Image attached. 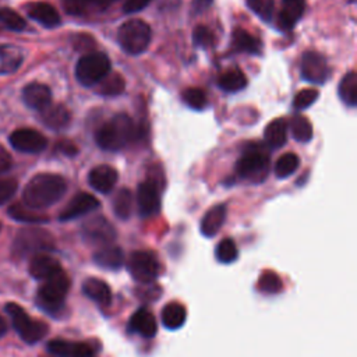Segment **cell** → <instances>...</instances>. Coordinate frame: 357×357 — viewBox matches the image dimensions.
<instances>
[{
	"instance_id": "1",
	"label": "cell",
	"mask_w": 357,
	"mask_h": 357,
	"mask_svg": "<svg viewBox=\"0 0 357 357\" xmlns=\"http://www.w3.org/2000/svg\"><path fill=\"white\" fill-rule=\"evenodd\" d=\"M67 191V181L53 173H39L33 176L24 188V205L31 209H45L61 199Z\"/></svg>"
},
{
	"instance_id": "2",
	"label": "cell",
	"mask_w": 357,
	"mask_h": 357,
	"mask_svg": "<svg viewBox=\"0 0 357 357\" xmlns=\"http://www.w3.org/2000/svg\"><path fill=\"white\" fill-rule=\"evenodd\" d=\"M135 131L132 120L124 113H117L96 130L95 141L105 151H119L134 139Z\"/></svg>"
},
{
	"instance_id": "3",
	"label": "cell",
	"mask_w": 357,
	"mask_h": 357,
	"mask_svg": "<svg viewBox=\"0 0 357 357\" xmlns=\"http://www.w3.org/2000/svg\"><path fill=\"white\" fill-rule=\"evenodd\" d=\"M70 278L64 271L57 272L43 280L36 291V304L46 314L56 317L64 308V301L70 290Z\"/></svg>"
},
{
	"instance_id": "4",
	"label": "cell",
	"mask_w": 357,
	"mask_h": 357,
	"mask_svg": "<svg viewBox=\"0 0 357 357\" xmlns=\"http://www.w3.org/2000/svg\"><path fill=\"white\" fill-rule=\"evenodd\" d=\"M54 248L53 236L39 227H25L18 230L11 245L13 257L21 259L39 252H49Z\"/></svg>"
},
{
	"instance_id": "5",
	"label": "cell",
	"mask_w": 357,
	"mask_h": 357,
	"mask_svg": "<svg viewBox=\"0 0 357 357\" xmlns=\"http://www.w3.org/2000/svg\"><path fill=\"white\" fill-rule=\"evenodd\" d=\"M269 155L259 144H248L236 165V173L238 177L261 183L268 176Z\"/></svg>"
},
{
	"instance_id": "6",
	"label": "cell",
	"mask_w": 357,
	"mask_h": 357,
	"mask_svg": "<svg viewBox=\"0 0 357 357\" xmlns=\"http://www.w3.org/2000/svg\"><path fill=\"white\" fill-rule=\"evenodd\" d=\"M4 310L7 315L10 317V321L17 331L18 336L28 344H35L39 340H42L46 333L49 332V326L39 319L32 318L21 305L17 303H7L4 305Z\"/></svg>"
},
{
	"instance_id": "7",
	"label": "cell",
	"mask_w": 357,
	"mask_h": 357,
	"mask_svg": "<svg viewBox=\"0 0 357 357\" xmlns=\"http://www.w3.org/2000/svg\"><path fill=\"white\" fill-rule=\"evenodd\" d=\"M151 28L142 20H128L120 25L117 40L121 49L128 54L144 53L151 42Z\"/></svg>"
},
{
	"instance_id": "8",
	"label": "cell",
	"mask_w": 357,
	"mask_h": 357,
	"mask_svg": "<svg viewBox=\"0 0 357 357\" xmlns=\"http://www.w3.org/2000/svg\"><path fill=\"white\" fill-rule=\"evenodd\" d=\"M110 71V61L105 53L89 52L75 66V78L84 86H93Z\"/></svg>"
},
{
	"instance_id": "9",
	"label": "cell",
	"mask_w": 357,
	"mask_h": 357,
	"mask_svg": "<svg viewBox=\"0 0 357 357\" xmlns=\"http://www.w3.org/2000/svg\"><path fill=\"white\" fill-rule=\"evenodd\" d=\"M127 269L132 279L139 283H151L159 276L160 265L156 255L151 251H134L127 262Z\"/></svg>"
},
{
	"instance_id": "10",
	"label": "cell",
	"mask_w": 357,
	"mask_h": 357,
	"mask_svg": "<svg viewBox=\"0 0 357 357\" xmlns=\"http://www.w3.org/2000/svg\"><path fill=\"white\" fill-rule=\"evenodd\" d=\"M84 240L95 245H109L116 238V230L113 225L105 216H93L84 222L81 227Z\"/></svg>"
},
{
	"instance_id": "11",
	"label": "cell",
	"mask_w": 357,
	"mask_h": 357,
	"mask_svg": "<svg viewBox=\"0 0 357 357\" xmlns=\"http://www.w3.org/2000/svg\"><path fill=\"white\" fill-rule=\"evenodd\" d=\"M301 77L311 84H324L331 75V68L322 54L308 50L301 57Z\"/></svg>"
},
{
	"instance_id": "12",
	"label": "cell",
	"mask_w": 357,
	"mask_h": 357,
	"mask_svg": "<svg viewBox=\"0 0 357 357\" xmlns=\"http://www.w3.org/2000/svg\"><path fill=\"white\" fill-rule=\"evenodd\" d=\"M14 149L25 153H39L47 146L46 137L33 128H18L10 135Z\"/></svg>"
},
{
	"instance_id": "13",
	"label": "cell",
	"mask_w": 357,
	"mask_h": 357,
	"mask_svg": "<svg viewBox=\"0 0 357 357\" xmlns=\"http://www.w3.org/2000/svg\"><path fill=\"white\" fill-rule=\"evenodd\" d=\"M138 212L142 218L153 216L160 209V192L155 181L145 180L139 183L137 190Z\"/></svg>"
},
{
	"instance_id": "14",
	"label": "cell",
	"mask_w": 357,
	"mask_h": 357,
	"mask_svg": "<svg viewBox=\"0 0 357 357\" xmlns=\"http://www.w3.org/2000/svg\"><path fill=\"white\" fill-rule=\"evenodd\" d=\"M46 349L56 357H93L96 353V349L88 342H70L64 339L47 342Z\"/></svg>"
},
{
	"instance_id": "15",
	"label": "cell",
	"mask_w": 357,
	"mask_h": 357,
	"mask_svg": "<svg viewBox=\"0 0 357 357\" xmlns=\"http://www.w3.org/2000/svg\"><path fill=\"white\" fill-rule=\"evenodd\" d=\"M98 208H99L98 198H95L93 195H91L88 192H78L70 199V202L66 205V208L60 212L59 219L61 222L73 220V219H77L79 216H84L89 212H92Z\"/></svg>"
},
{
	"instance_id": "16",
	"label": "cell",
	"mask_w": 357,
	"mask_h": 357,
	"mask_svg": "<svg viewBox=\"0 0 357 357\" xmlns=\"http://www.w3.org/2000/svg\"><path fill=\"white\" fill-rule=\"evenodd\" d=\"M29 275L36 280H46L50 276L56 275L57 272L63 271L60 262L57 258L47 252H39L31 257L29 266H28Z\"/></svg>"
},
{
	"instance_id": "17",
	"label": "cell",
	"mask_w": 357,
	"mask_h": 357,
	"mask_svg": "<svg viewBox=\"0 0 357 357\" xmlns=\"http://www.w3.org/2000/svg\"><path fill=\"white\" fill-rule=\"evenodd\" d=\"M22 99L28 107L42 112L52 103V92L45 84L31 82L22 89Z\"/></svg>"
},
{
	"instance_id": "18",
	"label": "cell",
	"mask_w": 357,
	"mask_h": 357,
	"mask_svg": "<svg viewBox=\"0 0 357 357\" xmlns=\"http://www.w3.org/2000/svg\"><path fill=\"white\" fill-rule=\"evenodd\" d=\"M117 172L116 169L107 166V165H100L93 167L89 174H88V181L92 188L102 194H107L113 190L114 184L117 183Z\"/></svg>"
},
{
	"instance_id": "19",
	"label": "cell",
	"mask_w": 357,
	"mask_h": 357,
	"mask_svg": "<svg viewBox=\"0 0 357 357\" xmlns=\"http://www.w3.org/2000/svg\"><path fill=\"white\" fill-rule=\"evenodd\" d=\"M128 328L131 332L146 339L153 337L158 332L156 319L146 308H139L131 315L128 321Z\"/></svg>"
},
{
	"instance_id": "20",
	"label": "cell",
	"mask_w": 357,
	"mask_h": 357,
	"mask_svg": "<svg viewBox=\"0 0 357 357\" xmlns=\"http://www.w3.org/2000/svg\"><path fill=\"white\" fill-rule=\"evenodd\" d=\"M26 14L29 18L46 28H54L60 24V15L57 10L49 3H29L26 4Z\"/></svg>"
},
{
	"instance_id": "21",
	"label": "cell",
	"mask_w": 357,
	"mask_h": 357,
	"mask_svg": "<svg viewBox=\"0 0 357 357\" xmlns=\"http://www.w3.org/2000/svg\"><path fill=\"white\" fill-rule=\"evenodd\" d=\"M84 294L98 305L106 307L112 301V290L106 282L98 278H88L82 283Z\"/></svg>"
},
{
	"instance_id": "22",
	"label": "cell",
	"mask_w": 357,
	"mask_h": 357,
	"mask_svg": "<svg viewBox=\"0 0 357 357\" xmlns=\"http://www.w3.org/2000/svg\"><path fill=\"white\" fill-rule=\"evenodd\" d=\"M305 0H283V7L279 13L278 26L283 31H291L296 22L303 17Z\"/></svg>"
},
{
	"instance_id": "23",
	"label": "cell",
	"mask_w": 357,
	"mask_h": 357,
	"mask_svg": "<svg viewBox=\"0 0 357 357\" xmlns=\"http://www.w3.org/2000/svg\"><path fill=\"white\" fill-rule=\"evenodd\" d=\"M42 123L52 130H61L71 121L70 110L63 105H49L40 112Z\"/></svg>"
},
{
	"instance_id": "24",
	"label": "cell",
	"mask_w": 357,
	"mask_h": 357,
	"mask_svg": "<svg viewBox=\"0 0 357 357\" xmlns=\"http://www.w3.org/2000/svg\"><path fill=\"white\" fill-rule=\"evenodd\" d=\"M93 262L103 269L117 271L123 266V262H124L123 250L120 247L112 245V244L100 247L93 254Z\"/></svg>"
},
{
	"instance_id": "25",
	"label": "cell",
	"mask_w": 357,
	"mask_h": 357,
	"mask_svg": "<svg viewBox=\"0 0 357 357\" xmlns=\"http://www.w3.org/2000/svg\"><path fill=\"white\" fill-rule=\"evenodd\" d=\"M225 220H226V205L218 204L204 215L199 225V230L205 237H213L218 234Z\"/></svg>"
},
{
	"instance_id": "26",
	"label": "cell",
	"mask_w": 357,
	"mask_h": 357,
	"mask_svg": "<svg viewBox=\"0 0 357 357\" xmlns=\"http://www.w3.org/2000/svg\"><path fill=\"white\" fill-rule=\"evenodd\" d=\"M24 56L14 45H0V75L15 73L22 64Z\"/></svg>"
},
{
	"instance_id": "27",
	"label": "cell",
	"mask_w": 357,
	"mask_h": 357,
	"mask_svg": "<svg viewBox=\"0 0 357 357\" xmlns=\"http://www.w3.org/2000/svg\"><path fill=\"white\" fill-rule=\"evenodd\" d=\"M160 319L165 328L170 331H176L184 325L187 319V310L183 304L177 301H172L163 307Z\"/></svg>"
},
{
	"instance_id": "28",
	"label": "cell",
	"mask_w": 357,
	"mask_h": 357,
	"mask_svg": "<svg viewBox=\"0 0 357 357\" xmlns=\"http://www.w3.org/2000/svg\"><path fill=\"white\" fill-rule=\"evenodd\" d=\"M231 43L236 50L245 52L250 54H259L262 50V43L258 38L252 36L241 28H236L231 35Z\"/></svg>"
},
{
	"instance_id": "29",
	"label": "cell",
	"mask_w": 357,
	"mask_h": 357,
	"mask_svg": "<svg viewBox=\"0 0 357 357\" xmlns=\"http://www.w3.org/2000/svg\"><path fill=\"white\" fill-rule=\"evenodd\" d=\"M64 10L71 15H85L95 10H103L110 0H61Z\"/></svg>"
},
{
	"instance_id": "30",
	"label": "cell",
	"mask_w": 357,
	"mask_h": 357,
	"mask_svg": "<svg viewBox=\"0 0 357 357\" xmlns=\"http://www.w3.org/2000/svg\"><path fill=\"white\" fill-rule=\"evenodd\" d=\"M287 137V124L283 119L272 120L264 131V139L271 148H280L284 145Z\"/></svg>"
},
{
	"instance_id": "31",
	"label": "cell",
	"mask_w": 357,
	"mask_h": 357,
	"mask_svg": "<svg viewBox=\"0 0 357 357\" xmlns=\"http://www.w3.org/2000/svg\"><path fill=\"white\" fill-rule=\"evenodd\" d=\"M339 96L342 102L349 107H354L357 105V75L354 71L347 73L340 79Z\"/></svg>"
},
{
	"instance_id": "32",
	"label": "cell",
	"mask_w": 357,
	"mask_h": 357,
	"mask_svg": "<svg viewBox=\"0 0 357 357\" xmlns=\"http://www.w3.org/2000/svg\"><path fill=\"white\" fill-rule=\"evenodd\" d=\"M113 211L119 219H128L132 212V192L128 188H120L113 198Z\"/></svg>"
},
{
	"instance_id": "33",
	"label": "cell",
	"mask_w": 357,
	"mask_h": 357,
	"mask_svg": "<svg viewBox=\"0 0 357 357\" xmlns=\"http://www.w3.org/2000/svg\"><path fill=\"white\" fill-rule=\"evenodd\" d=\"M8 215L14 220L24 222V223H45V222L49 220L47 216L40 215V213L35 212V209H31V208H28L26 205H22V204L11 205L8 208Z\"/></svg>"
},
{
	"instance_id": "34",
	"label": "cell",
	"mask_w": 357,
	"mask_h": 357,
	"mask_svg": "<svg viewBox=\"0 0 357 357\" xmlns=\"http://www.w3.org/2000/svg\"><path fill=\"white\" fill-rule=\"evenodd\" d=\"M218 85L226 92H238L247 85V78L240 70H229L218 78Z\"/></svg>"
},
{
	"instance_id": "35",
	"label": "cell",
	"mask_w": 357,
	"mask_h": 357,
	"mask_svg": "<svg viewBox=\"0 0 357 357\" xmlns=\"http://www.w3.org/2000/svg\"><path fill=\"white\" fill-rule=\"evenodd\" d=\"M98 84H99L98 92L100 95H103V96H117L126 88L123 77L120 74H117V73H109Z\"/></svg>"
},
{
	"instance_id": "36",
	"label": "cell",
	"mask_w": 357,
	"mask_h": 357,
	"mask_svg": "<svg viewBox=\"0 0 357 357\" xmlns=\"http://www.w3.org/2000/svg\"><path fill=\"white\" fill-rule=\"evenodd\" d=\"M298 165H300V159L296 153H291V152L284 153L278 159L275 165V174L279 178H286L298 169Z\"/></svg>"
},
{
	"instance_id": "37",
	"label": "cell",
	"mask_w": 357,
	"mask_h": 357,
	"mask_svg": "<svg viewBox=\"0 0 357 357\" xmlns=\"http://www.w3.org/2000/svg\"><path fill=\"white\" fill-rule=\"evenodd\" d=\"M290 130L296 141L307 142L312 137L311 123L304 116H294L290 121Z\"/></svg>"
},
{
	"instance_id": "38",
	"label": "cell",
	"mask_w": 357,
	"mask_h": 357,
	"mask_svg": "<svg viewBox=\"0 0 357 357\" xmlns=\"http://www.w3.org/2000/svg\"><path fill=\"white\" fill-rule=\"evenodd\" d=\"M215 257L220 264H231L238 257V250L231 238H223L215 250Z\"/></svg>"
},
{
	"instance_id": "39",
	"label": "cell",
	"mask_w": 357,
	"mask_h": 357,
	"mask_svg": "<svg viewBox=\"0 0 357 357\" xmlns=\"http://www.w3.org/2000/svg\"><path fill=\"white\" fill-rule=\"evenodd\" d=\"M0 24L4 28L15 32L24 31L26 28V21L18 13L7 7L0 8Z\"/></svg>"
},
{
	"instance_id": "40",
	"label": "cell",
	"mask_w": 357,
	"mask_h": 357,
	"mask_svg": "<svg viewBox=\"0 0 357 357\" xmlns=\"http://www.w3.org/2000/svg\"><path fill=\"white\" fill-rule=\"evenodd\" d=\"M181 98L184 103L195 110H201L206 106V95L199 88H187L183 91Z\"/></svg>"
},
{
	"instance_id": "41",
	"label": "cell",
	"mask_w": 357,
	"mask_h": 357,
	"mask_svg": "<svg viewBox=\"0 0 357 357\" xmlns=\"http://www.w3.org/2000/svg\"><path fill=\"white\" fill-rule=\"evenodd\" d=\"M247 4L264 21H269L273 17V0H247Z\"/></svg>"
},
{
	"instance_id": "42",
	"label": "cell",
	"mask_w": 357,
	"mask_h": 357,
	"mask_svg": "<svg viewBox=\"0 0 357 357\" xmlns=\"http://www.w3.org/2000/svg\"><path fill=\"white\" fill-rule=\"evenodd\" d=\"M317 98H318V91H315V89H303V91L297 92V95L294 96L293 106L297 110L307 109L308 106H311L317 100Z\"/></svg>"
},
{
	"instance_id": "43",
	"label": "cell",
	"mask_w": 357,
	"mask_h": 357,
	"mask_svg": "<svg viewBox=\"0 0 357 357\" xmlns=\"http://www.w3.org/2000/svg\"><path fill=\"white\" fill-rule=\"evenodd\" d=\"M18 188V181L11 177L0 178V205H4L13 198Z\"/></svg>"
},
{
	"instance_id": "44",
	"label": "cell",
	"mask_w": 357,
	"mask_h": 357,
	"mask_svg": "<svg viewBox=\"0 0 357 357\" xmlns=\"http://www.w3.org/2000/svg\"><path fill=\"white\" fill-rule=\"evenodd\" d=\"M192 40L197 46L208 47L213 43V33L205 25H198L192 32Z\"/></svg>"
},
{
	"instance_id": "45",
	"label": "cell",
	"mask_w": 357,
	"mask_h": 357,
	"mask_svg": "<svg viewBox=\"0 0 357 357\" xmlns=\"http://www.w3.org/2000/svg\"><path fill=\"white\" fill-rule=\"evenodd\" d=\"M259 287L265 293H278V291H280L282 282L275 273L266 272L259 279Z\"/></svg>"
},
{
	"instance_id": "46",
	"label": "cell",
	"mask_w": 357,
	"mask_h": 357,
	"mask_svg": "<svg viewBox=\"0 0 357 357\" xmlns=\"http://www.w3.org/2000/svg\"><path fill=\"white\" fill-rule=\"evenodd\" d=\"M152 0H127L124 3V11L127 14H131V13H137V11H141L142 8H145Z\"/></svg>"
},
{
	"instance_id": "47",
	"label": "cell",
	"mask_w": 357,
	"mask_h": 357,
	"mask_svg": "<svg viewBox=\"0 0 357 357\" xmlns=\"http://www.w3.org/2000/svg\"><path fill=\"white\" fill-rule=\"evenodd\" d=\"M11 165H13L11 155H10L8 151L0 144V174L8 172L10 167H11Z\"/></svg>"
},
{
	"instance_id": "48",
	"label": "cell",
	"mask_w": 357,
	"mask_h": 357,
	"mask_svg": "<svg viewBox=\"0 0 357 357\" xmlns=\"http://www.w3.org/2000/svg\"><path fill=\"white\" fill-rule=\"evenodd\" d=\"M57 151H60L61 153L68 155V156H73V155L77 153V148H75L71 142H68V141H61V142H59V144H57Z\"/></svg>"
},
{
	"instance_id": "49",
	"label": "cell",
	"mask_w": 357,
	"mask_h": 357,
	"mask_svg": "<svg viewBox=\"0 0 357 357\" xmlns=\"http://www.w3.org/2000/svg\"><path fill=\"white\" fill-rule=\"evenodd\" d=\"M6 332H7V322H6V319L0 315V337H3V336L6 335Z\"/></svg>"
},
{
	"instance_id": "50",
	"label": "cell",
	"mask_w": 357,
	"mask_h": 357,
	"mask_svg": "<svg viewBox=\"0 0 357 357\" xmlns=\"http://www.w3.org/2000/svg\"><path fill=\"white\" fill-rule=\"evenodd\" d=\"M0 229H1V223H0Z\"/></svg>"
},
{
	"instance_id": "51",
	"label": "cell",
	"mask_w": 357,
	"mask_h": 357,
	"mask_svg": "<svg viewBox=\"0 0 357 357\" xmlns=\"http://www.w3.org/2000/svg\"><path fill=\"white\" fill-rule=\"evenodd\" d=\"M110 1H113V0H110Z\"/></svg>"
}]
</instances>
